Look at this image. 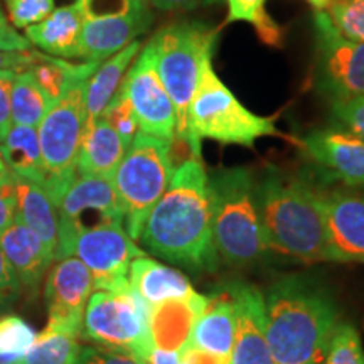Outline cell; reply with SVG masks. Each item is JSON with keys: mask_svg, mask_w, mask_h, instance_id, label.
<instances>
[{"mask_svg": "<svg viewBox=\"0 0 364 364\" xmlns=\"http://www.w3.org/2000/svg\"><path fill=\"white\" fill-rule=\"evenodd\" d=\"M139 240L150 253L172 265L193 272L215 270L211 194L201 159L189 157L174 171Z\"/></svg>", "mask_w": 364, "mask_h": 364, "instance_id": "cell-1", "label": "cell"}, {"mask_svg": "<svg viewBox=\"0 0 364 364\" xmlns=\"http://www.w3.org/2000/svg\"><path fill=\"white\" fill-rule=\"evenodd\" d=\"M265 300V334L277 364H324L339 324L327 287L304 273L273 282Z\"/></svg>", "mask_w": 364, "mask_h": 364, "instance_id": "cell-2", "label": "cell"}, {"mask_svg": "<svg viewBox=\"0 0 364 364\" xmlns=\"http://www.w3.org/2000/svg\"><path fill=\"white\" fill-rule=\"evenodd\" d=\"M257 203L270 252L302 263L338 262L321 206V188L270 167L257 179Z\"/></svg>", "mask_w": 364, "mask_h": 364, "instance_id": "cell-3", "label": "cell"}, {"mask_svg": "<svg viewBox=\"0 0 364 364\" xmlns=\"http://www.w3.org/2000/svg\"><path fill=\"white\" fill-rule=\"evenodd\" d=\"M209 177L213 243L228 265H253L270 253L257 203V179L248 167L215 171Z\"/></svg>", "mask_w": 364, "mask_h": 364, "instance_id": "cell-4", "label": "cell"}, {"mask_svg": "<svg viewBox=\"0 0 364 364\" xmlns=\"http://www.w3.org/2000/svg\"><path fill=\"white\" fill-rule=\"evenodd\" d=\"M213 56L204 59L198 86L188 113V145L191 157L201 159V142L215 140L225 145L253 149L263 136H279L272 117L250 112L220 80L213 68Z\"/></svg>", "mask_w": 364, "mask_h": 364, "instance_id": "cell-5", "label": "cell"}, {"mask_svg": "<svg viewBox=\"0 0 364 364\" xmlns=\"http://www.w3.org/2000/svg\"><path fill=\"white\" fill-rule=\"evenodd\" d=\"M218 31L201 22H177L162 27L149 41L159 78L174 103L176 136L188 142V113L204 59L213 56Z\"/></svg>", "mask_w": 364, "mask_h": 364, "instance_id": "cell-6", "label": "cell"}, {"mask_svg": "<svg viewBox=\"0 0 364 364\" xmlns=\"http://www.w3.org/2000/svg\"><path fill=\"white\" fill-rule=\"evenodd\" d=\"M171 144L139 132L112 177L124 211V228L134 241L140 238L149 213L169 188L176 171Z\"/></svg>", "mask_w": 364, "mask_h": 364, "instance_id": "cell-7", "label": "cell"}, {"mask_svg": "<svg viewBox=\"0 0 364 364\" xmlns=\"http://www.w3.org/2000/svg\"><path fill=\"white\" fill-rule=\"evenodd\" d=\"M90 78L91 76H81L73 81L38 127L46 172L44 189L56 206L78 176L76 166L86 124L85 95Z\"/></svg>", "mask_w": 364, "mask_h": 364, "instance_id": "cell-8", "label": "cell"}, {"mask_svg": "<svg viewBox=\"0 0 364 364\" xmlns=\"http://www.w3.org/2000/svg\"><path fill=\"white\" fill-rule=\"evenodd\" d=\"M83 334L100 348L145 363L154 348L150 307L132 287L120 292L95 290L85 311Z\"/></svg>", "mask_w": 364, "mask_h": 364, "instance_id": "cell-9", "label": "cell"}, {"mask_svg": "<svg viewBox=\"0 0 364 364\" xmlns=\"http://www.w3.org/2000/svg\"><path fill=\"white\" fill-rule=\"evenodd\" d=\"M147 255L130 238L120 223H108L80 231L56 252L54 260L76 257L93 277L95 290L120 292L129 289V268Z\"/></svg>", "mask_w": 364, "mask_h": 364, "instance_id": "cell-10", "label": "cell"}, {"mask_svg": "<svg viewBox=\"0 0 364 364\" xmlns=\"http://www.w3.org/2000/svg\"><path fill=\"white\" fill-rule=\"evenodd\" d=\"M316 26L314 86L332 102L364 97V43L344 39L327 16L318 11Z\"/></svg>", "mask_w": 364, "mask_h": 364, "instance_id": "cell-11", "label": "cell"}, {"mask_svg": "<svg viewBox=\"0 0 364 364\" xmlns=\"http://www.w3.org/2000/svg\"><path fill=\"white\" fill-rule=\"evenodd\" d=\"M58 216L56 252L76 233L88 228L108 223L124 225V211L112 177L76 176L58 204Z\"/></svg>", "mask_w": 364, "mask_h": 364, "instance_id": "cell-12", "label": "cell"}, {"mask_svg": "<svg viewBox=\"0 0 364 364\" xmlns=\"http://www.w3.org/2000/svg\"><path fill=\"white\" fill-rule=\"evenodd\" d=\"M124 91L135 112L139 132L167 142L176 139L177 117L174 103L159 78L149 46H145L134 66H130L127 73Z\"/></svg>", "mask_w": 364, "mask_h": 364, "instance_id": "cell-13", "label": "cell"}, {"mask_svg": "<svg viewBox=\"0 0 364 364\" xmlns=\"http://www.w3.org/2000/svg\"><path fill=\"white\" fill-rule=\"evenodd\" d=\"M44 285L48 326L83 334V317L91 294L93 277L76 257L54 260Z\"/></svg>", "mask_w": 364, "mask_h": 364, "instance_id": "cell-14", "label": "cell"}, {"mask_svg": "<svg viewBox=\"0 0 364 364\" xmlns=\"http://www.w3.org/2000/svg\"><path fill=\"white\" fill-rule=\"evenodd\" d=\"M321 206L338 262L364 263V194L321 188Z\"/></svg>", "mask_w": 364, "mask_h": 364, "instance_id": "cell-15", "label": "cell"}, {"mask_svg": "<svg viewBox=\"0 0 364 364\" xmlns=\"http://www.w3.org/2000/svg\"><path fill=\"white\" fill-rule=\"evenodd\" d=\"M236 307V336L230 364H277L265 334V300L255 285H228Z\"/></svg>", "mask_w": 364, "mask_h": 364, "instance_id": "cell-16", "label": "cell"}, {"mask_svg": "<svg viewBox=\"0 0 364 364\" xmlns=\"http://www.w3.org/2000/svg\"><path fill=\"white\" fill-rule=\"evenodd\" d=\"M304 149L318 167L346 186H364V140L351 132L317 129L304 139Z\"/></svg>", "mask_w": 364, "mask_h": 364, "instance_id": "cell-17", "label": "cell"}, {"mask_svg": "<svg viewBox=\"0 0 364 364\" xmlns=\"http://www.w3.org/2000/svg\"><path fill=\"white\" fill-rule=\"evenodd\" d=\"M0 248L16 272L22 290L31 295L38 294L41 280L54 262L51 250L19 220L0 235Z\"/></svg>", "mask_w": 364, "mask_h": 364, "instance_id": "cell-18", "label": "cell"}, {"mask_svg": "<svg viewBox=\"0 0 364 364\" xmlns=\"http://www.w3.org/2000/svg\"><path fill=\"white\" fill-rule=\"evenodd\" d=\"M149 11L115 17L85 19L81 29V56L86 61L103 63L134 43L147 29Z\"/></svg>", "mask_w": 364, "mask_h": 364, "instance_id": "cell-19", "label": "cell"}, {"mask_svg": "<svg viewBox=\"0 0 364 364\" xmlns=\"http://www.w3.org/2000/svg\"><path fill=\"white\" fill-rule=\"evenodd\" d=\"M236 336V307L230 287L208 295L204 311L196 321L191 344L213 354L221 364H230Z\"/></svg>", "mask_w": 364, "mask_h": 364, "instance_id": "cell-20", "label": "cell"}, {"mask_svg": "<svg viewBox=\"0 0 364 364\" xmlns=\"http://www.w3.org/2000/svg\"><path fill=\"white\" fill-rule=\"evenodd\" d=\"M129 284L150 309L167 300H184L198 294L184 273L149 258L147 255L130 263Z\"/></svg>", "mask_w": 364, "mask_h": 364, "instance_id": "cell-21", "label": "cell"}, {"mask_svg": "<svg viewBox=\"0 0 364 364\" xmlns=\"http://www.w3.org/2000/svg\"><path fill=\"white\" fill-rule=\"evenodd\" d=\"M206 295L167 300L150 309V336L156 348L182 351L189 344L196 321L206 307Z\"/></svg>", "mask_w": 364, "mask_h": 364, "instance_id": "cell-22", "label": "cell"}, {"mask_svg": "<svg viewBox=\"0 0 364 364\" xmlns=\"http://www.w3.org/2000/svg\"><path fill=\"white\" fill-rule=\"evenodd\" d=\"M83 16L75 4L58 7L38 24L26 27V39L54 58L81 56Z\"/></svg>", "mask_w": 364, "mask_h": 364, "instance_id": "cell-23", "label": "cell"}, {"mask_svg": "<svg viewBox=\"0 0 364 364\" xmlns=\"http://www.w3.org/2000/svg\"><path fill=\"white\" fill-rule=\"evenodd\" d=\"M130 145L105 118L85 124L78 154V176L113 177Z\"/></svg>", "mask_w": 364, "mask_h": 364, "instance_id": "cell-24", "label": "cell"}, {"mask_svg": "<svg viewBox=\"0 0 364 364\" xmlns=\"http://www.w3.org/2000/svg\"><path fill=\"white\" fill-rule=\"evenodd\" d=\"M140 49H142V44L139 41H134L125 49H122V51L113 54V56L105 59L103 63H100L97 71L91 75L88 85H86V124L103 117L108 105L112 103V100L122 90L127 73H129L130 66L134 65L135 58L139 56Z\"/></svg>", "mask_w": 364, "mask_h": 364, "instance_id": "cell-25", "label": "cell"}, {"mask_svg": "<svg viewBox=\"0 0 364 364\" xmlns=\"http://www.w3.org/2000/svg\"><path fill=\"white\" fill-rule=\"evenodd\" d=\"M14 177V176H12ZM16 186V220L34 231L56 255L59 216L58 206L43 186L14 177Z\"/></svg>", "mask_w": 364, "mask_h": 364, "instance_id": "cell-26", "label": "cell"}, {"mask_svg": "<svg viewBox=\"0 0 364 364\" xmlns=\"http://www.w3.org/2000/svg\"><path fill=\"white\" fill-rule=\"evenodd\" d=\"M4 162L14 177L26 179L44 188L46 172L41 156L38 129L12 125L0 142Z\"/></svg>", "mask_w": 364, "mask_h": 364, "instance_id": "cell-27", "label": "cell"}, {"mask_svg": "<svg viewBox=\"0 0 364 364\" xmlns=\"http://www.w3.org/2000/svg\"><path fill=\"white\" fill-rule=\"evenodd\" d=\"M98 66L100 63L97 61L73 65V63L63 58H54L46 53L33 51V58H31V65L27 68V71L31 73V76H33L39 88L53 102H56L70 88L73 81L81 78V76H91L97 71Z\"/></svg>", "mask_w": 364, "mask_h": 364, "instance_id": "cell-28", "label": "cell"}, {"mask_svg": "<svg viewBox=\"0 0 364 364\" xmlns=\"http://www.w3.org/2000/svg\"><path fill=\"white\" fill-rule=\"evenodd\" d=\"M80 334L46 326L17 364H80Z\"/></svg>", "mask_w": 364, "mask_h": 364, "instance_id": "cell-29", "label": "cell"}, {"mask_svg": "<svg viewBox=\"0 0 364 364\" xmlns=\"http://www.w3.org/2000/svg\"><path fill=\"white\" fill-rule=\"evenodd\" d=\"M53 102L43 90L39 88L29 71H21L16 75L12 86L11 115L12 125L34 127L38 129L46 113L51 110Z\"/></svg>", "mask_w": 364, "mask_h": 364, "instance_id": "cell-30", "label": "cell"}, {"mask_svg": "<svg viewBox=\"0 0 364 364\" xmlns=\"http://www.w3.org/2000/svg\"><path fill=\"white\" fill-rule=\"evenodd\" d=\"M226 22H250L257 29L258 38L270 48L284 46V29L268 16L267 0H226Z\"/></svg>", "mask_w": 364, "mask_h": 364, "instance_id": "cell-31", "label": "cell"}, {"mask_svg": "<svg viewBox=\"0 0 364 364\" xmlns=\"http://www.w3.org/2000/svg\"><path fill=\"white\" fill-rule=\"evenodd\" d=\"M36 331L29 322L14 314L0 316V356L22 358L36 341Z\"/></svg>", "mask_w": 364, "mask_h": 364, "instance_id": "cell-32", "label": "cell"}, {"mask_svg": "<svg viewBox=\"0 0 364 364\" xmlns=\"http://www.w3.org/2000/svg\"><path fill=\"white\" fill-rule=\"evenodd\" d=\"M326 12L344 39L364 43V0H331Z\"/></svg>", "mask_w": 364, "mask_h": 364, "instance_id": "cell-33", "label": "cell"}, {"mask_svg": "<svg viewBox=\"0 0 364 364\" xmlns=\"http://www.w3.org/2000/svg\"><path fill=\"white\" fill-rule=\"evenodd\" d=\"M324 364H364V348L356 327L339 322L331 338Z\"/></svg>", "mask_w": 364, "mask_h": 364, "instance_id": "cell-34", "label": "cell"}, {"mask_svg": "<svg viewBox=\"0 0 364 364\" xmlns=\"http://www.w3.org/2000/svg\"><path fill=\"white\" fill-rule=\"evenodd\" d=\"M102 118H105L115 129L117 134L125 140L127 145L134 142L135 135L139 134V122H136L130 100L124 91V85H122V90L118 91L117 97L107 107Z\"/></svg>", "mask_w": 364, "mask_h": 364, "instance_id": "cell-35", "label": "cell"}, {"mask_svg": "<svg viewBox=\"0 0 364 364\" xmlns=\"http://www.w3.org/2000/svg\"><path fill=\"white\" fill-rule=\"evenodd\" d=\"M76 6L85 21L147 11V0H76Z\"/></svg>", "mask_w": 364, "mask_h": 364, "instance_id": "cell-36", "label": "cell"}, {"mask_svg": "<svg viewBox=\"0 0 364 364\" xmlns=\"http://www.w3.org/2000/svg\"><path fill=\"white\" fill-rule=\"evenodd\" d=\"M9 19L19 29L34 26L54 11V0H4Z\"/></svg>", "mask_w": 364, "mask_h": 364, "instance_id": "cell-37", "label": "cell"}, {"mask_svg": "<svg viewBox=\"0 0 364 364\" xmlns=\"http://www.w3.org/2000/svg\"><path fill=\"white\" fill-rule=\"evenodd\" d=\"M331 107L336 122L364 140V97L338 100V102H332Z\"/></svg>", "mask_w": 364, "mask_h": 364, "instance_id": "cell-38", "label": "cell"}, {"mask_svg": "<svg viewBox=\"0 0 364 364\" xmlns=\"http://www.w3.org/2000/svg\"><path fill=\"white\" fill-rule=\"evenodd\" d=\"M22 292V287L16 272L0 248V316L7 314L16 306Z\"/></svg>", "mask_w": 364, "mask_h": 364, "instance_id": "cell-39", "label": "cell"}, {"mask_svg": "<svg viewBox=\"0 0 364 364\" xmlns=\"http://www.w3.org/2000/svg\"><path fill=\"white\" fill-rule=\"evenodd\" d=\"M16 71L2 70L0 71V142L6 139L7 132L12 127L11 115V98H12V86L16 80Z\"/></svg>", "mask_w": 364, "mask_h": 364, "instance_id": "cell-40", "label": "cell"}, {"mask_svg": "<svg viewBox=\"0 0 364 364\" xmlns=\"http://www.w3.org/2000/svg\"><path fill=\"white\" fill-rule=\"evenodd\" d=\"M16 221V186L14 177H0V235Z\"/></svg>", "mask_w": 364, "mask_h": 364, "instance_id": "cell-41", "label": "cell"}, {"mask_svg": "<svg viewBox=\"0 0 364 364\" xmlns=\"http://www.w3.org/2000/svg\"><path fill=\"white\" fill-rule=\"evenodd\" d=\"M80 364H144L139 359L103 348H83Z\"/></svg>", "mask_w": 364, "mask_h": 364, "instance_id": "cell-42", "label": "cell"}, {"mask_svg": "<svg viewBox=\"0 0 364 364\" xmlns=\"http://www.w3.org/2000/svg\"><path fill=\"white\" fill-rule=\"evenodd\" d=\"M0 51H7V53L31 51V43L26 39V36H21L11 24H9L6 16H4L2 9H0Z\"/></svg>", "mask_w": 364, "mask_h": 364, "instance_id": "cell-43", "label": "cell"}, {"mask_svg": "<svg viewBox=\"0 0 364 364\" xmlns=\"http://www.w3.org/2000/svg\"><path fill=\"white\" fill-rule=\"evenodd\" d=\"M218 0H147L154 9L157 11H193V9L209 6V4H215Z\"/></svg>", "mask_w": 364, "mask_h": 364, "instance_id": "cell-44", "label": "cell"}, {"mask_svg": "<svg viewBox=\"0 0 364 364\" xmlns=\"http://www.w3.org/2000/svg\"><path fill=\"white\" fill-rule=\"evenodd\" d=\"M31 58H33V51L24 53H7L0 51V71L11 70L16 73L27 71L31 65Z\"/></svg>", "mask_w": 364, "mask_h": 364, "instance_id": "cell-45", "label": "cell"}, {"mask_svg": "<svg viewBox=\"0 0 364 364\" xmlns=\"http://www.w3.org/2000/svg\"><path fill=\"white\" fill-rule=\"evenodd\" d=\"M182 364H221L218 359L194 344H188L182 349Z\"/></svg>", "mask_w": 364, "mask_h": 364, "instance_id": "cell-46", "label": "cell"}, {"mask_svg": "<svg viewBox=\"0 0 364 364\" xmlns=\"http://www.w3.org/2000/svg\"><path fill=\"white\" fill-rule=\"evenodd\" d=\"M144 364H182V351H169L154 346Z\"/></svg>", "mask_w": 364, "mask_h": 364, "instance_id": "cell-47", "label": "cell"}, {"mask_svg": "<svg viewBox=\"0 0 364 364\" xmlns=\"http://www.w3.org/2000/svg\"><path fill=\"white\" fill-rule=\"evenodd\" d=\"M309 4H311L312 9H316V11H327V7H329L331 0H307Z\"/></svg>", "mask_w": 364, "mask_h": 364, "instance_id": "cell-48", "label": "cell"}, {"mask_svg": "<svg viewBox=\"0 0 364 364\" xmlns=\"http://www.w3.org/2000/svg\"><path fill=\"white\" fill-rule=\"evenodd\" d=\"M12 176L11 172H9L6 162H4V157H2V150H0V177H9Z\"/></svg>", "mask_w": 364, "mask_h": 364, "instance_id": "cell-49", "label": "cell"}, {"mask_svg": "<svg viewBox=\"0 0 364 364\" xmlns=\"http://www.w3.org/2000/svg\"><path fill=\"white\" fill-rule=\"evenodd\" d=\"M17 363H19V358L0 356V364H17Z\"/></svg>", "mask_w": 364, "mask_h": 364, "instance_id": "cell-50", "label": "cell"}]
</instances>
